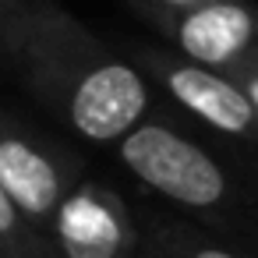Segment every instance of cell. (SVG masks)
Wrapping results in <instances>:
<instances>
[{
    "instance_id": "30bf717a",
    "label": "cell",
    "mask_w": 258,
    "mask_h": 258,
    "mask_svg": "<svg viewBox=\"0 0 258 258\" xmlns=\"http://www.w3.org/2000/svg\"><path fill=\"white\" fill-rule=\"evenodd\" d=\"M247 96H251V103H254V110H258V75L247 82Z\"/></svg>"
},
{
    "instance_id": "7a4b0ae2",
    "label": "cell",
    "mask_w": 258,
    "mask_h": 258,
    "mask_svg": "<svg viewBox=\"0 0 258 258\" xmlns=\"http://www.w3.org/2000/svg\"><path fill=\"white\" fill-rule=\"evenodd\" d=\"M145 103L149 92L135 68L99 64L71 92V124L92 142H120L142 120Z\"/></svg>"
},
{
    "instance_id": "8992f818",
    "label": "cell",
    "mask_w": 258,
    "mask_h": 258,
    "mask_svg": "<svg viewBox=\"0 0 258 258\" xmlns=\"http://www.w3.org/2000/svg\"><path fill=\"white\" fill-rule=\"evenodd\" d=\"M57 233L68 258H117L120 251V223L113 209L92 191H78L60 202Z\"/></svg>"
},
{
    "instance_id": "52a82bcc",
    "label": "cell",
    "mask_w": 258,
    "mask_h": 258,
    "mask_svg": "<svg viewBox=\"0 0 258 258\" xmlns=\"http://www.w3.org/2000/svg\"><path fill=\"white\" fill-rule=\"evenodd\" d=\"M15 230H18V209H15V202L8 198V191L0 187V240L15 237Z\"/></svg>"
},
{
    "instance_id": "9c48e42d",
    "label": "cell",
    "mask_w": 258,
    "mask_h": 258,
    "mask_svg": "<svg viewBox=\"0 0 258 258\" xmlns=\"http://www.w3.org/2000/svg\"><path fill=\"white\" fill-rule=\"evenodd\" d=\"M163 4H170V8H198V4H205V0H163Z\"/></svg>"
},
{
    "instance_id": "8fae6325",
    "label": "cell",
    "mask_w": 258,
    "mask_h": 258,
    "mask_svg": "<svg viewBox=\"0 0 258 258\" xmlns=\"http://www.w3.org/2000/svg\"><path fill=\"white\" fill-rule=\"evenodd\" d=\"M0 4H8V0H0Z\"/></svg>"
},
{
    "instance_id": "5b68a950",
    "label": "cell",
    "mask_w": 258,
    "mask_h": 258,
    "mask_svg": "<svg viewBox=\"0 0 258 258\" xmlns=\"http://www.w3.org/2000/svg\"><path fill=\"white\" fill-rule=\"evenodd\" d=\"M0 187L32 219L53 216L64 202L57 166L22 138H0Z\"/></svg>"
},
{
    "instance_id": "6da1fadb",
    "label": "cell",
    "mask_w": 258,
    "mask_h": 258,
    "mask_svg": "<svg viewBox=\"0 0 258 258\" xmlns=\"http://www.w3.org/2000/svg\"><path fill=\"white\" fill-rule=\"evenodd\" d=\"M120 159L138 180L184 205L205 209L226 195L223 170L195 142H184L170 127L159 124L135 127L127 138H120Z\"/></svg>"
},
{
    "instance_id": "277c9868",
    "label": "cell",
    "mask_w": 258,
    "mask_h": 258,
    "mask_svg": "<svg viewBox=\"0 0 258 258\" xmlns=\"http://www.w3.org/2000/svg\"><path fill=\"white\" fill-rule=\"evenodd\" d=\"M170 92L195 113L202 117L205 124L226 131V135H244L251 131L258 110L251 103L247 92H240L233 82L205 71L202 64H191V68H173L170 78H166Z\"/></svg>"
},
{
    "instance_id": "3957f363",
    "label": "cell",
    "mask_w": 258,
    "mask_h": 258,
    "mask_svg": "<svg viewBox=\"0 0 258 258\" xmlns=\"http://www.w3.org/2000/svg\"><path fill=\"white\" fill-rule=\"evenodd\" d=\"M251 36H254V18L247 8L233 4V0H205L184 15L177 29V43L202 68L237 60L247 50Z\"/></svg>"
},
{
    "instance_id": "ba28073f",
    "label": "cell",
    "mask_w": 258,
    "mask_h": 258,
    "mask_svg": "<svg viewBox=\"0 0 258 258\" xmlns=\"http://www.w3.org/2000/svg\"><path fill=\"white\" fill-rule=\"evenodd\" d=\"M191 258H233L230 251H216V247H205V251H195Z\"/></svg>"
}]
</instances>
